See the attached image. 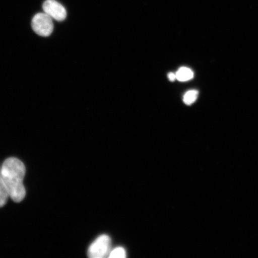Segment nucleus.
<instances>
[{
    "label": "nucleus",
    "instance_id": "1",
    "mask_svg": "<svg viewBox=\"0 0 258 258\" xmlns=\"http://www.w3.org/2000/svg\"><path fill=\"white\" fill-rule=\"evenodd\" d=\"M1 172L10 198L16 203L21 202L26 196L23 184L26 172L24 164L16 158H9L3 163Z\"/></svg>",
    "mask_w": 258,
    "mask_h": 258
},
{
    "label": "nucleus",
    "instance_id": "2",
    "mask_svg": "<svg viewBox=\"0 0 258 258\" xmlns=\"http://www.w3.org/2000/svg\"><path fill=\"white\" fill-rule=\"evenodd\" d=\"M52 19L46 13H39L35 15L32 20V30L40 36H49L53 31Z\"/></svg>",
    "mask_w": 258,
    "mask_h": 258
},
{
    "label": "nucleus",
    "instance_id": "3",
    "mask_svg": "<svg viewBox=\"0 0 258 258\" xmlns=\"http://www.w3.org/2000/svg\"><path fill=\"white\" fill-rule=\"evenodd\" d=\"M111 238L107 235H101L89 247L90 257L102 258L109 256L111 251Z\"/></svg>",
    "mask_w": 258,
    "mask_h": 258
},
{
    "label": "nucleus",
    "instance_id": "4",
    "mask_svg": "<svg viewBox=\"0 0 258 258\" xmlns=\"http://www.w3.org/2000/svg\"><path fill=\"white\" fill-rule=\"evenodd\" d=\"M43 9L44 13L54 20L62 21L67 18L66 8L56 0H46L44 3Z\"/></svg>",
    "mask_w": 258,
    "mask_h": 258
},
{
    "label": "nucleus",
    "instance_id": "5",
    "mask_svg": "<svg viewBox=\"0 0 258 258\" xmlns=\"http://www.w3.org/2000/svg\"><path fill=\"white\" fill-rule=\"evenodd\" d=\"M176 80L184 82L193 79L194 73L189 68L181 67L176 72Z\"/></svg>",
    "mask_w": 258,
    "mask_h": 258
},
{
    "label": "nucleus",
    "instance_id": "6",
    "mask_svg": "<svg viewBox=\"0 0 258 258\" xmlns=\"http://www.w3.org/2000/svg\"><path fill=\"white\" fill-rule=\"evenodd\" d=\"M9 198V193L7 188H6L4 180H3L1 167H0V208L5 206Z\"/></svg>",
    "mask_w": 258,
    "mask_h": 258
},
{
    "label": "nucleus",
    "instance_id": "7",
    "mask_svg": "<svg viewBox=\"0 0 258 258\" xmlns=\"http://www.w3.org/2000/svg\"><path fill=\"white\" fill-rule=\"evenodd\" d=\"M199 95V92L196 90H190L183 95V101L187 105H192L196 101Z\"/></svg>",
    "mask_w": 258,
    "mask_h": 258
},
{
    "label": "nucleus",
    "instance_id": "8",
    "mask_svg": "<svg viewBox=\"0 0 258 258\" xmlns=\"http://www.w3.org/2000/svg\"><path fill=\"white\" fill-rule=\"evenodd\" d=\"M109 257H121L124 258L126 257V252L124 248L118 247L115 248L114 249L111 250L110 253L109 254Z\"/></svg>",
    "mask_w": 258,
    "mask_h": 258
},
{
    "label": "nucleus",
    "instance_id": "9",
    "mask_svg": "<svg viewBox=\"0 0 258 258\" xmlns=\"http://www.w3.org/2000/svg\"><path fill=\"white\" fill-rule=\"evenodd\" d=\"M168 79L170 82H174V81L176 80V74L173 73H169L168 74Z\"/></svg>",
    "mask_w": 258,
    "mask_h": 258
}]
</instances>
